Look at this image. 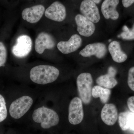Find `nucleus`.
I'll return each instance as SVG.
<instances>
[{
    "mask_svg": "<svg viewBox=\"0 0 134 134\" xmlns=\"http://www.w3.org/2000/svg\"><path fill=\"white\" fill-rule=\"evenodd\" d=\"M57 68L52 66L40 65L32 68L30 72V78L38 84L45 85L55 81L59 75Z\"/></svg>",
    "mask_w": 134,
    "mask_h": 134,
    "instance_id": "1",
    "label": "nucleus"
},
{
    "mask_svg": "<svg viewBox=\"0 0 134 134\" xmlns=\"http://www.w3.org/2000/svg\"><path fill=\"white\" fill-rule=\"evenodd\" d=\"M32 117L35 122L40 123L41 127L44 129L56 126L59 121V115L55 111L44 107L34 110Z\"/></svg>",
    "mask_w": 134,
    "mask_h": 134,
    "instance_id": "2",
    "label": "nucleus"
},
{
    "mask_svg": "<svg viewBox=\"0 0 134 134\" xmlns=\"http://www.w3.org/2000/svg\"><path fill=\"white\" fill-rule=\"evenodd\" d=\"M93 82L92 75L89 73H82L77 78L79 97L85 104H88L91 102Z\"/></svg>",
    "mask_w": 134,
    "mask_h": 134,
    "instance_id": "3",
    "label": "nucleus"
},
{
    "mask_svg": "<svg viewBox=\"0 0 134 134\" xmlns=\"http://www.w3.org/2000/svg\"><path fill=\"white\" fill-rule=\"evenodd\" d=\"M33 104V99L28 96H24L12 102L9 108L10 116L14 119L23 117L30 109Z\"/></svg>",
    "mask_w": 134,
    "mask_h": 134,
    "instance_id": "4",
    "label": "nucleus"
},
{
    "mask_svg": "<svg viewBox=\"0 0 134 134\" xmlns=\"http://www.w3.org/2000/svg\"><path fill=\"white\" fill-rule=\"evenodd\" d=\"M84 112L82 101L79 98L76 97L70 101L69 107L68 119L73 125L79 124L82 121Z\"/></svg>",
    "mask_w": 134,
    "mask_h": 134,
    "instance_id": "5",
    "label": "nucleus"
},
{
    "mask_svg": "<svg viewBox=\"0 0 134 134\" xmlns=\"http://www.w3.org/2000/svg\"><path fill=\"white\" fill-rule=\"evenodd\" d=\"M32 47L31 38L27 35H21L18 38L16 44L13 46L12 53L17 58H24L30 52Z\"/></svg>",
    "mask_w": 134,
    "mask_h": 134,
    "instance_id": "6",
    "label": "nucleus"
},
{
    "mask_svg": "<svg viewBox=\"0 0 134 134\" xmlns=\"http://www.w3.org/2000/svg\"><path fill=\"white\" fill-rule=\"evenodd\" d=\"M80 10L82 15L93 23L100 21L99 10L96 3L91 0H83L80 6Z\"/></svg>",
    "mask_w": 134,
    "mask_h": 134,
    "instance_id": "7",
    "label": "nucleus"
},
{
    "mask_svg": "<svg viewBox=\"0 0 134 134\" xmlns=\"http://www.w3.org/2000/svg\"><path fill=\"white\" fill-rule=\"evenodd\" d=\"M44 14L46 17L48 19L61 22L66 19V10L65 6L62 3L55 1L46 9Z\"/></svg>",
    "mask_w": 134,
    "mask_h": 134,
    "instance_id": "8",
    "label": "nucleus"
},
{
    "mask_svg": "<svg viewBox=\"0 0 134 134\" xmlns=\"http://www.w3.org/2000/svg\"><path fill=\"white\" fill-rule=\"evenodd\" d=\"M107 53L105 44L102 43H96L88 44L79 53L83 57H90L95 55L98 59L105 57Z\"/></svg>",
    "mask_w": 134,
    "mask_h": 134,
    "instance_id": "9",
    "label": "nucleus"
},
{
    "mask_svg": "<svg viewBox=\"0 0 134 134\" xmlns=\"http://www.w3.org/2000/svg\"><path fill=\"white\" fill-rule=\"evenodd\" d=\"M75 20L77 26V30L80 35L89 37L94 33L96 30L94 23L83 15H77L75 17Z\"/></svg>",
    "mask_w": 134,
    "mask_h": 134,
    "instance_id": "10",
    "label": "nucleus"
},
{
    "mask_svg": "<svg viewBox=\"0 0 134 134\" xmlns=\"http://www.w3.org/2000/svg\"><path fill=\"white\" fill-rule=\"evenodd\" d=\"M82 39L77 34L72 35L69 40L66 41H60L57 44V48L64 54H68L76 51L81 46Z\"/></svg>",
    "mask_w": 134,
    "mask_h": 134,
    "instance_id": "11",
    "label": "nucleus"
},
{
    "mask_svg": "<svg viewBox=\"0 0 134 134\" xmlns=\"http://www.w3.org/2000/svg\"><path fill=\"white\" fill-rule=\"evenodd\" d=\"M55 41L49 34L41 32L38 34L35 40V49L39 54H42L46 49L54 48Z\"/></svg>",
    "mask_w": 134,
    "mask_h": 134,
    "instance_id": "12",
    "label": "nucleus"
},
{
    "mask_svg": "<svg viewBox=\"0 0 134 134\" xmlns=\"http://www.w3.org/2000/svg\"><path fill=\"white\" fill-rule=\"evenodd\" d=\"M45 11V8L43 5H35L23 10L22 12V18L30 23H36L41 19Z\"/></svg>",
    "mask_w": 134,
    "mask_h": 134,
    "instance_id": "13",
    "label": "nucleus"
},
{
    "mask_svg": "<svg viewBox=\"0 0 134 134\" xmlns=\"http://www.w3.org/2000/svg\"><path fill=\"white\" fill-rule=\"evenodd\" d=\"M102 121L108 126L114 125L118 118V110L116 106L113 104H105L100 113Z\"/></svg>",
    "mask_w": 134,
    "mask_h": 134,
    "instance_id": "14",
    "label": "nucleus"
},
{
    "mask_svg": "<svg viewBox=\"0 0 134 134\" xmlns=\"http://www.w3.org/2000/svg\"><path fill=\"white\" fill-rule=\"evenodd\" d=\"M119 0H104L102 3L101 10L106 19H111L116 20L119 18V14L116 10Z\"/></svg>",
    "mask_w": 134,
    "mask_h": 134,
    "instance_id": "15",
    "label": "nucleus"
},
{
    "mask_svg": "<svg viewBox=\"0 0 134 134\" xmlns=\"http://www.w3.org/2000/svg\"><path fill=\"white\" fill-rule=\"evenodd\" d=\"M108 50L113 60L118 63L125 62L127 59V56L122 51L120 45L118 41H112L109 44Z\"/></svg>",
    "mask_w": 134,
    "mask_h": 134,
    "instance_id": "16",
    "label": "nucleus"
},
{
    "mask_svg": "<svg viewBox=\"0 0 134 134\" xmlns=\"http://www.w3.org/2000/svg\"><path fill=\"white\" fill-rule=\"evenodd\" d=\"M120 127L123 131H134V113L130 111L122 112L118 116Z\"/></svg>",
    "mask_w": 134,
    "mask_h": 134,
    "instance_id": "17",
    "label": "nucleus"
},
{
    "mask_svg": "<svg viewBox=\"0 0 134 134\" xmlns=\"http://www.w3.org/2000/svg\"><path fill=\"white\" fill-rule=\"evenodd\" d=\"M111 92L110 89L96 85L92 88V96L94 98H99L103 104H106L110 99Z\"/></svg>",
    "mask_w": 134,
    "mask_h": 134,
    "instance_id": "18",
    "label": "nucleus"
},
{
    "mask_svg": "<svg viewBox=\"0 0 134 134\" xmlns=\"http://www.w3.org/2000/svg\"><path fill=\"white\" fill-rule=\"evenodd\" d=\"M115 76L107 73V74L102 75L98 77L96 79V83L99 86L109 89L113 88L117 84Z\"/></svg>",
    "mask_w": 134,
    "mask_h": 134,
    "instance_id": "19",
    "label": "nucleus"
},
{
    "mask_svg": "<svg viewBox=\"0 0 134 134\" xmlns=\"http://www.w3.org/2000/svg\"><path fill=\"white\" fill-rule=\"evenodd\" d=\"M122 30L123 32L120 35V37L126 40H134V24L131 30L129 29L126 25H125L122 28Z\"/></svg>",
    "mask_w": 134,
    "mask_h": 134,
    "instance_id": "20",
    "label": "nucleus"
},
{
    "mask_svg": "<svg viewBox=\"0 0 134 134\" xmlns=\"http://www.w3.org/2000/svg\"><path fill=\"white\" fill-rule=\"evenodd\" d=\"M8 112L4 98L0 94V122L6 119Z\"/></svg>",
    "mask_w": 134,
    "mask_h": 134,
    "instance_id": "21",
    "label": "nucleus"
},
{
    "mask_svg": "<svg viewBox=\"0 0 134 134\" xmlns=\"http://www.w3.org/2000/svg\"><path fill=\"white\" fill-rule=\"evenodd\" d=\"M7 53L5 46L0 42V67H4L7 61Z\"/></svg>",
    "mask_w": 134,
    "mask_h": 134,
    "instance_id": "22",
    "label": "nucleus"
},
{
    "mask_svg": "<svg viewBox=\"0 0 134 134\" xmlns=\"http://www.w3.org/2000/svg\"><path fill=\"white\" fill-rule=\"evenodd\" d=\"M127 83L130 88L134 91V66L130 68L129 71Z\"/></svg>",
    "mask_w": 134,
    "mask_h": 134,
    "instance_id": "23",
    "label": "nucleus"
},
{
    "mask_svg": "<svg viewBox=\"0 0 134 134\" xmlns=\"http://www.w3.org/2000/svg\"><path fill=\"white\" fill-rule=\"evenodd\" d=\"M127 104L131 112L134 113V96L130 97L128 99Z\"/></svg>",
    "mask_w": 134,
    "mask_h": 134,
    "instance_id": "24",
    "label": "nucleus"
},
{
    "mask_svg": "<svg viewBox=\"0 0 134 134\" xmlns=\"http://www.w3.org/2000/svg\"><path fill=\"white\" fill-rule=\"evenodd\" d=\"M122 5L124 7L127 8L134 3V0H122Z\"/></svg>",
    "mask_w": 134,
    "mask_h": 134,
    "instance_id": "25",
    "label": "nucleus"
},
{
    "mask_svg": "<svg viewBox=\"0 0 134 134\" xmlns=\"http://www.w3.org/2000/svg\"><path fill=\"white\" fill-rule=\"evenodd\" d=\"M91 1L93 2L96 4H98L100 3L102 0H91Z\"/></svg>",
    "mask_w": 134,
    "mask_h": 134,
    "instance_id": "26",
    "label": "nucleus"
},
{
    "mask_svg": "<svg viewBox=\"0 0 134 134\" xmlns=\"http://www.w3.org/2000/svg\"><path fill=\"white\" fill-rule=\"evenodd\" d=\"M111 41V40H109V42H110V41Z\"/></svg>",
    "mask_w": 134,
    "mask_h": 134,
    "instance_id": "27",
    "label": "nucleus"
}]
</instances>
